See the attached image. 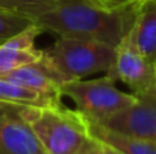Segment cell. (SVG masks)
Masks as SVG:
<instances>
[{
	"mask_svg": "<svg viewBox=\"0 0 156 154\" xmlns=\"http://www.w3.org/2000/svg\"><path fill=\"white\" fill-rule=\"evenodd\" d=\"M32 23V19L21 14L0 8V44H3L12 35L18 34L19 32L26 29Z\"/></svg>",
	"mask_w": 156,
	"mask_h": 154,
	"instance_id": "5bb4252c",
	"label": "cell"
},
{
	"mask_svg": "<svg viewBox=\"0 0 156 154\" xmlns=\"http://www.w3.org/2000/svg\"><path fill=\"white\" fill-rule=\"evenodd\" d=\"M56 2L58 0H0V8L21 14L33 22V19L49 10Z\"/></svg>",
	"mask_w": 156,
	"mask_h": 154,
	"instance_id": "4fadbf2b",
	"label": "cell"
},
{
	"mask_svg": "<svg viewBox=\"0 0 156 154\" xmlns=\"http://www.w3.org/2000/svg\"><path fill=\"white\" fill-rule=\"evenodd\" d=\"M0 154H47L19 105L0 102Z\"/></svg>",
	"mask_w": 156,
	"mask_h": 154,
	"instance_id": "8992f818",
	"label": "cell"
},
{
	"mask_svg": "<svg viewBox=\"0 0 156 154\" xmlns=\"http://www.w3.org/2000/svg\"><path fill=\"white\" fill-rule=\"evenodd\" d=\"M43 33L37 25L32 23L0 44V76L22 65L38 62L44 51L36 48V40Z\"/></svg>",
	"mask_w": 156,
	"mask_h": 154,
	"instance_id": "9c48e42d",
	"label": "cell"
},
{
	"mask_svg": "<svg viewBox=\"0 0 156 154\" xmlns=\"http://www.w3.org/2000/svg\"><path fill=\"white\" fill-rule=\"evenodd\" d=\"M86 154H123V153L118 152L116 149H114V147L108 146V145L103 143V142L97 141L94 138V142L92 143L90 149L86 152Z\"/></svg>",
	"mask_w": 156,
	"mask_h": 154,
	"instance_id": "2e32d148",
	"label": "cell"
},
{
	"mask_svg": "<svg viewBox=\"0 0 156 154\" xmlns=\"http://www.w3.org/2000/svg\"><path fill=\"white\" fill-rule=\"evenodd\" d=\"M127 34L136 48L156 63V0H145L138 7Z\"/></svg>",
	"mask_w": 156,
	"mask_h": 154,
	"instance_id": "30bf717a",
	"label": "cell"
},
{
	"mask_svg": "<svg viewBox=\"0 0 156 154\" xmlns=\"http://www.w3.org/2000/svg\"><path fill=\"white\" fill-rule=\"evenodd\" d=\"M60 98L51 97L34 89L16 85L14 82L0 78V102L19 106H41L60 102Z\"/></svg>",
	"mask_w": 156,
	"mask_h": 154,
	"instance_id": "7c38bea8",
	"label": "cell"
},
{
	"mask_svg": "<svg viewBox=\"0 0 156 154\" xmlns=\"http://www.w3.org/2000/svg\"><path fill=\"white\" fill-rule=\"evenodd\" d=\"M137 101L127 109L99 124L127 135L156 141V94H136Z\"/></svg>",
	"mask_w": 156,
	"mask_h": 154,
	"instance_id": "52a82bcc",
	"label": "cell"
},
{
	"mask_svg": "<svg viewBox=\"0 0 156 154\" xmlns=\"http://www.w3.org/2000/svg\"><path fill=\"white\" fill-rule=\"evenodd\" d=\"M89 130L93 138L123 154H156V141L152 139L122 134L93 122H89Z\"/></svg>",
	"mask_w": 156,
	"mask_h": 154,
	"instance_id": "8fae6325",
	"label": "cell"
},
{
	"mask_svg": "<svg viewBox=\"0 0 156 154\" xmlns=\"http://www.w3.org/2000/svg\"><path fill=\"white\" fill-rule=\"evenodd\" d=\"M115 83L116 81L108 74L96 79H74L60 87V94L70 98L77 111L89 122L101 123L137 101L134 93L122 92Z\"/></svg>",
	"mask_w": 156,
	"mask_h": 154,
	"instance_id": "3957f363",
	"label": "cell"
},
{
	"mask_svg": "<svg viewBox=\"0 0 156 154\" xmlns=\"http://www.w3.org/2000/svg\"><path fill=\"white\" fill-rule=\"evenodd\" d=\"M105 74L125 83L134 94H156V63L136 48L129 34L115 46V59Z\"/></svg>",
	"mask_w": 156,
	"mask_h": 154,
	"instance_id": "5b68a950",
	"label": "cell"
},
{
	"mask_svg": "<svg viewBox=\"0 0 156 154\" xmlns=\"http://www.w3.org/2000/svg\"><path fill=\"white\" fill-rule=\"evenodd\" d=\"M0 78L56 98H62L60 87L67 82L63 74L47 59L45 55H43L38 62L22 65L16 70L2 75Z\"/></svg>",
	"mask_w": 156,
	"mask_h": 154,
	"instance_id": "ba28073f",
	"label": "cell"
},
{
	"mask_svg": "<svg viewBox=\"0 0 156 154\" xmlns=\"http://www.w3.org/2000/svg\"><path fill=\"white\" fill-rule=\"evenodd\" d=\"M96 7L114 12H126V11L138 10L145 0H86Z\"/></svg>",
	"mask_w": 156,
	"mask_h": 154,
	"instance_id": "9a60e30c",
	"label": "cell"
},
{
	"mask_svg": "<svg viewBox=\"0 0 156 154\" xmlns=\"http://www.w3.org/2000/svg\"><path fill=\"white\" fill-rule=\"evenodd\" d=\"M44 55L69 82L108 72L115 59V46L96 40L59 37L44 49Z\"/></svg>",
	"mask_w": 156,
	"mask_h": 154,
	"instance_id": "277c9868",
	"label": "cell"
},
{
	"mask_svg": "<svg viewBox=\"0 0 156 154\" xmlns=\"http://www.w3.org/2000/svg\"><path fill=\"white\" fill-rule=\"evenodd\" d=\"M134 11L114 12L96 7L86 0H58L49 10L33 19L43 32L59 37L96 40L116 46L129 33Z\"/></svg>",
	"mask_w": 156,
	"mask_h": 154,
	"instance_id": "6da1fadb",
	"label": "cell"
},
{
	"mask_svg": "<svg viewBox=\"0 0 156 154\" xmlns=\"http://www.w3.org/2000/svg\"><path fill=\"white\" fill-rule=\"evenodd\" d=\"M21 113L47 154H86L94 138L89 120L63 102L21 106Z\"/></svg>",
	"mask_w": 156,
	"mask_h": 154,
	"instance_id": "7a4b0ae2",
	"label": "cell"
}]
</instances>
